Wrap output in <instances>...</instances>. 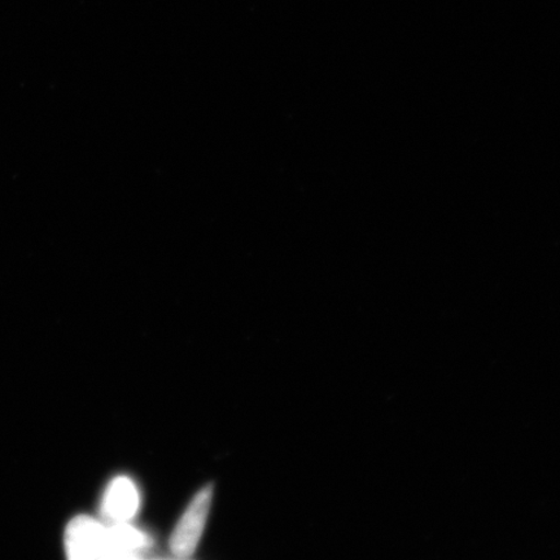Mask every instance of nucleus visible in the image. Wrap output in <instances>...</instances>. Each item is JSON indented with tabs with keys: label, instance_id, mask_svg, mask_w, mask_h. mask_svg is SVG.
Segmentation results:
<instances>
[{
	"label": "nucleus",
	"instance_id": "2",
	"mask_svg": "<svg viewBox=\"0 0 560 560\" xmlns=\"http://www.w3.org/2000/svg\"><path fill=\"white\" fill-rule=\"evenodd\" d=\"M213 500V487L207 486L194 497L171 536V551L175 557H191L205 532L210 505Z\"/></svg>",
	"mask_w": 560,
	"mask_h": 560
},
{
	"label": "nucleus",
	"instance_id": "3",
	"mask_svg": "<svg viewBox=\"0 0 560 560\" xmlns=\"http://www.w3.org/2000/svg\"><path fill=\"white\" fill-rule=\"evenodd\" d=\"M140 495L136 482L128 476L110 481L103 499V514L110 523L130 522L139 510Z\"/></svg>",
	"mask_w": 560,
	"mask_h": 560
},
{
	"label": "nucleus",
	"instance_id": "1",
	"mask_svg": "<svg viewBox=\"0 0 560 560\" xmlns=\"http://www.w3.org/2000/svg\"><path fill=\"white\" fill-rule=\"evenodd\" d=\"M66 549L70 559H110L109 524L86 515L77 516L66 530Z\"/></svg>",
	"mask_w": 560,
	"mask_h": 560
}]
</instances>
